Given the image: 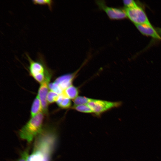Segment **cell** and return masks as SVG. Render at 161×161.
I'll return each mask as SVG.
<instances>
[{
	"label": "cell",
	"mask_w": 161,
	"mask_h": 161,
	"mask_svg": "<svg viewBox=\"0 0 161 161\" xmlns=\"http://www.w3.org/2000/svg\"><path fill=\"white\" fill-rule=\"evenodd\" d=\"M157 30L158 33H159L160 35H161V28H157Z\"/></svg>",
	"instance_id": "ffe728a7"
},
{
	"label": "cell",
	"mask_w": 161,
	"mask_h": 161,
	"mask_svg": "<svg viewBox=\"0 0 161 161\" xmlns=\"http://www.w3.org/2000/svg\"><path fill=\"white\" fill-rule=\"evenodd\" d=\"M126 16L135 24H145L152 26L143 9L138 6L132 8L125 7Z\"/></svg>",
	"instance_id": "3957f363"
},
{
	"label": "cell",
	"mask_w": 161,
	"mask_h": 161,
	"mask_svg": "<svg viewBox=\"0 0 161 161\" xmlns=\"http://www.w3.org/2000/svg\"><path fill=\"white\" fill-rule=\"evenodd\" d=\"M123 2L126 8H132L138 6L136 2L133 0H123Z\"/></svg>",
	"instance_id": "ac0fdd59"
},
{
	"label": "cell",
	"mask_w": 161,
	"mask_h": 161,
	"mask_svg": "<svg viewBox=\"0 0 161 161\" xmlns=\"http://www.w3.org/2000/svg\"><path fill=\"white\" fill-rule=\"evenodd\" d=\"M121 104V102H111L92 99H91L87 104L93 112L97 115H99L112 108L118 107Z\"/></svg>",
	"instance_id": "277c9868"
},
{
	"label": "cell",
	"mask_w": 161,
	"mask_h": 161,
	"mask_svg": "<svg viewBox=\"0 0 161 161\" xmlns=\"http://www.w3.org/2000/svg\"><path fill=\"white\" fill-rule=\"evenodd\" d=\"M78 91L75 86L71 85L64 90L62 94L70 99H75L78 96Z\"/></svg>",
	"instance_id": "8fae6325"
},
{
	"label": "cell",
	"mask_w": 161,
	"mask_h": 161,
	"mask_svg": "<svg viewBox=\"0 0 161 161\" xmlns=\"http://www.w3.org/2000/svg\"><path fill=\"white\" fill-rule=\"evenodd\" d=\"M51 76L52 75H48L46 77L44 80L40 84L38 92V95L41 102L43 112L45 114H47L48 112V103L47 100V97L49 92V82Z\"/></svg>",
	"instance_id": "8992f818"
},
{
	"label": "cell",
	"mask_w": 161,
	"mask_h": 161,
	"mask_svg": "<svg viewBox=\"0 0 161 161\" xmlns=\"http://www.w3.org/2000/svg\"><path fill=\"white\" fill-rule=\"evenodd\" d=\"M49 88L50 90L53 91L59 95L62 94L63 92L58 84L54 81L49 83Z\"/></svg>",
	"instance_id": "e0dca14e"
},
{
	"label": "cell",
	"mask_w": 161,
	"mask_h": 161,
	"mask_svg": "<svg viewBox=\"0 0 161 161\" xmlns=\"http://www.w3.org/2000/svg\"><path fill=\"white\" fill-rule=\"evenodd\" d=\"M95 2L100 10H104L112 19H120L127 17L125 10L107 6L104 1H96Z\"/></svg>",
	"instance_id": "5b68a950"
},
{
	"label": "cell",
	"mask_w": 161,
	"mask_h": 161,
	"mask_svg": "<svg viewBox=\"0 0 161 161\" xmlns=\"http://www.w3.org/2000/svg\"><path fill=\"white\" fill-rule=\"evenodd\" d=\"M52 152L42 147L35 145L27 161H49Z\"/></svg>",
	"instance_id": "52a82bcc"
},
{
	"label": "cell",
	"mask_w": 161,
	"mask_h": 161,
	"mask_svg": "<svg viewBox=\"0 0 161 161\" xmlns=\"http://www.w3.org/2000/svg\"><path fill=\"white\" fill-rule=\"evenodd\" d=\"M74 77L73 74H65L59 77L54 82L57 83L61 89L63 91L71 85Z\"/></svg>",
	"instance_id": "9c48e42d"
},
{
	"label": "cell",
	"mask_w": 161,
	"mask_h": 161,
	"mask_svg": "<svg viewBox=\"0 0 161 161\" xmlns=\"http://www.w3.org/2000/svg\"><path fill=\"white\" fill-rule=\"evenodd\" d=\"M59 95L57 93L50 90L49 91L47 97L48 104L53 103L56 102Z\"/></svg>",
	"instance_id": "5bb4252c"
},
{
	"label": "cell",
	"mask_w": 161,
	"mask_h": 161,
	"mask_svg": "<svg viewBox=\"0 0 161 161\" xmlns=\"http://www.w3.org/2000/svg\"><path fill=\"white\" fill-rule=\"evenodd\" d=\"M29 151L28 148L22 152L18 161H27L29 156Z\"/></svg>",
	"instance_id": "d6986e66"
},
{
	"label": "cell",
	"mask_w": 161,
	"mask_h": 161,
	"mask_svg": "<svg viewBox=\"0 0 161 161\" xmlns=\"http://www.w3.org/2000/svg\"><path fill=\"white\" fill-rule=\"evenodd\" d=\"M57 104L61 108L66 109L71 106V102L70 99L64 97Z\"/></svg>",
	"instance_id": "9a60e30c"
},
{
	"label": "cell",
	"mask_w": 161,
	"mask_h": 161,
	"mask_svg": "<svg viewBox=\"0 0 161 161\" xmlns=\"http://www.w3.org/2000/svg\"><path fill=\"white\" fill-rule=\"evenodd\" d=\"M91 98L84 96H79L74 99V105L77 106L81 105L87 104L90 101Z\"/></svg>",
	"instance_id": "7c38bea8"
},
{
	"label": "cell",
	"mask_w": 161,
	"mask_h": 161,
	"mask_svg": "<svg viewBox=\"0 0 161 161\" xmlns=\"http://www.w3.org/2000/svg\"><path fill=\"white\" fill-rule=\"evenodd\" d=\"M25 54L29 62L30 74L37 81L41 83L44 80L46 74L50 70L46 66L43 56L39 53L36 61H34L28 54Z\"/></svg>",
	"instance_id": "7a4b0ae2"
},
{
	"label": "cell",
	"mask_w": 161,
	"mask_h": 161,
	"mask_svg": "<svg viewBox=\"0 0 161 161\" xmlns=\"http://www.w3.org/2000/svg\"><path fill=\"white\" fill-rule=\"evenodd\" d=\"M44 114L40 112L30 119L20 130V137L30 143L33 138L42 132Z\"/></svg>",
	"instance_id": "6da1fadb"
},
{
	"label": "cell",
	"mask_w": 161,
	"mask_h": 161,
	"mask_svg": "<svg viewBox=\"0 0 161 161\" xmlns=\"http://www.w3.org/2000/svg\"><path fill=\"white\" fill-rule=\"evenodd\" d=\"M72 108L80 112L85 113L93 112L91 109L87 105L83 104L74 106Z\"/></svg>",
	"instance_id": "4fadbf2b"
},
{
	"label": "cell",
	"mask_w": 161,
	"mask_h": 161,
	"mask_svg": "<svg viewBox=\"0 0 161 161\" xmlns=\"http://www.w3.org/2000/svg\"><path fill=\"white\" fill-rule=\"evenodd\" d=\"M41 112H43L42 106L40 99L37 95L34 100L31 106L30 111L31 117Z\"/></svg>",
	"instance_id": "30bf717a"
},
{
	"label": "cell",
	"mask_w": 161,
	"mask_h": 161,
	"mask_svg": "<svg viewBox=\"0 0 161 161\" xmlns=\"http://www.w3.org/2000/svg\"><path fill=\"white\" fill-rule=\"evenodd\" d=\"M139 30L143 35L161 40V37L152 26L145 24H135Z\"/></svg>",
	"instance_id": "ba28073f"
},
{
	"label": "cell",
	"mask_w": 161,
	"mask_h": 161,
	"mask_svg": "<svg viewBox=\"0 0 161 161\" xmlns=\"http://www.w3.org/2000/svg\"><path fill=\"white\" fill-rule=\"evenodd\" d=\"M33 3L35 4L40 5H47L50 10H51L53 4V1L51 0H32Z\"/></svg>",
	"instance_id": "2e32d148"
}]
</instances>
